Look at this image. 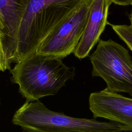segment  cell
<instances>
[{
    "label": "cell",
    "mask_w": 132,
    "mask_h": 132,
    "mask_svg": "<svg viewBox=\"0 0 132 132\" xmlns=\"http://www.w3.org/2000/svg\"><path fill=\"white\" fill-rule=\"evenodd\" d=\"M89 0H29L20 23L11 62L36 52L47 35Z\"/></svg>",
    "instance_id": "6da1fadb"
},
{
    "label": "cell",
    "mask_w": 132,
    "mask_h": 132,
    "mask_svg": "<svg viewBox=\"0 0 132 132\" xmlns=\"http://www.w3.org/2000/svg\"><path fill=\"white\" fill-rule=\"evenodd\" d=\"M10 73L28 102L56 95L75 75V68L67 66L61 59L36 52L17 62Z\"/></svg>",
    "instance_id": "7a4b0ae2"
},
{
    "label": "cell",
    "mask_w": 132,
    "mask_h": 132,
    "mask_svg": "<svg viewBox=\"0 0 132 132\" xmlns=\"http://www.w3.org/2000/svg\"><path fill=\"white\" fill-rule=\"evenodd\" d=\"M12 123L26 132H122L126 127L114 122L70 117L48 109L40 101L26 102L14 114Z\"/></svg>",
    "instance_id": "3957f363"
},
{
    "label": "cell",
    "mask_w": 132,
    "mask_h": 132,
    "mask_svg": "<svg viewBox=\"0 0 132 132\" xmlns=\"http://www.w3.org/2000/svg\"><path fill=\"white\" fill-rule=\"evenodd\" d=\"M89 58L92 76L101 77L106 89L132 96V60L127 50L111 39H100Z\"/></svg>",
    "instance_id": "277c9868"
},
{
    "label": "cell",
    "mask_w": 132,
    "mask_h": 132,
    "mask_svg": "<svg viewBox=\"0 0 132 132\" xmlns=\"http://www.w3.org/2000/svg\"><path fill=\"white\" fill-rule=\"evenodd\" d=\"M93 0H89L64 19L44 39L36 52L63 59L73 53L84 32Z\"/></svg>",
    "instance_id": "5b68a950"
},
{
    "label": "cell",
    "mask_w": 132,
    "mask_h": 132,
    "mask_svg": "<svg viewBox=\"0 0 132 132\" xmlns=\"http://www.w3.org/2000/svg\"><path fill=\"white\" fill-rule=\"evenodd\" d=\"M89 106L94 119H108L132 131V98L105 89L90 94Z\"/></svg>",
    "instance_id": "8992f818"
},
{
    "label": "cell",
    "mask_w": 132,
    "mask_h": 132,
    "mask_svg": "<svg viewBox=\"0 0 132 132\" xmlns=\"http://www.w3.org/2000/svg\"><path fill=\"white\" fill-rule=\"evenodd\" d=\"M111 2L110 0H93L89 16L82 35L73 52L78 59H83L89 54L100 40L104 31Z\"/></svg>",
    "instance_id": "52a82bcc"
},
{
    "label": "cell",
    "mask_w": 132,
    "mask_h": 132,
    "mask_svg": "<svg viewBox=\"0 0 132 132\" xmlns=\"http://www.w3.org/2000/svg\"><path fill=\"white\" fill-rule=\"evenodd\" d=\"M29 0H0V35L9 60L15 48L17 30Z\"/></svg>",
    "instance_id": "ba28073f"
},
{
    "label": "cell",
    "mask_w": 132,
    "mask_h": 132,
    "mask_svg": "<svg viewBox=\"0 0 132 132\" xmlns=\"http://www.w3.org/2000/svg\"><path fill=\"white\" fill-rule=\"evenodd\" d=\"M108 24L111 26L113 31L132 51V27L127 25H113L109 23Z\"/></svg>",
    "instance_id": "9c48e42d"
},
{
    "label": "cell",
    "mask_w": 132,
    "mask_h": 132,
    "mask_svg": "<svg viewBox=\"0 0 132 132\" xmlns=\"http://www.w3.org/2000/svg\"><path fill=\"white\" fill-rule=\"evenodd\" d=\"M10 62L8 57L3 42L0 35V71H5L9 69Z\"/></svg>",
    "instance_id": "30bf717a"
},
{
    "label": "cell",
    "mask_w": 132,
    "mask_h": 132,
    "mask_svg": "<svg viewBox=\"0 0 132 132\" xmlns=\"http://www.w3.org/2000/svg\"><path fill=\"white\" fill-rule=\"evenodd\" d=\"M111 3L121 5V6H128L132 5V0H110Z\"/></svg>",
    "instance_id": "8fae6325"
},
{
    "label": "cell",
    "mask_w": 132,
    "mask_h": 132,
    "mask_svg": "<svg viewBox=\"0 0 132 132\" xmlns=\"http://www.w3.org/2000/svg\"><path fill=\"white\" fill-rule=\"evenodd\" d=\"M129 20H130V26L132 27V11L130 14V16H129Z\"/></svg>",
    "instance_id": "7c38bea8"
}]
</instances>
